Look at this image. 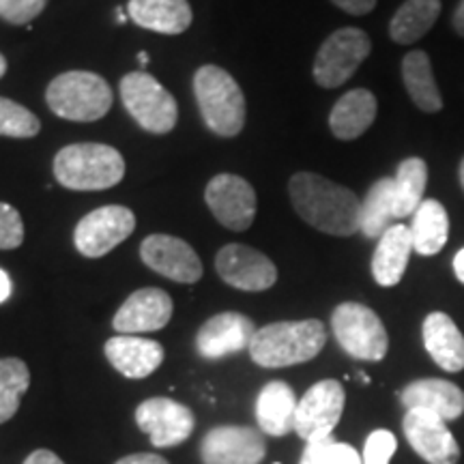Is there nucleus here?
Wrapping results in <instances>:
<instances>
[{"label": "nucleus", "mask_w": 464, "mask_h": 464, "mask_svg": "<svg viewBox=\"0 0 464 464\" xmlns=\"http://www.w3.org/2000/svg\"><path fill=\"white\" fill-rule=\"evenodd\" d=\"M297 404L299 400L288 382H266L256 398V421L260 432L271 434V437H286L290 430H295Z\"/></svg>", "instance_id": "nucleus-24"}, {"label": "nucleus", "mask_w": 464, "mask_h": 464, "mask_svg": "<svg viewBox=\"0 0 464 464\" xmlns=\"http://www.w3.org/2000/svg\"><path fill=\"white\" fill-rule=\"evenodd\" d=\"M413 254V239L409 226L393 224L376 243L372 256V277L379 286H398L404 277L409 258Z\"/></svg>", "instance_id": "nucleus-23"}, {"label": "nucleus", "mask_w": 464, "mask_h": 464, "mask_svg": "<svg viewBox=\"0 0 464 464\" xmlns=\"http://www.w3.org/2000/svg\"><path fill=\"white\" fill-rule=\"evenodd\" d=\"M140 258L155 274L179 284H196L205 271L196 249L172 235H149L140 246Z\"/></svg>", "instance_id": "nucleus-16"}, {"label": "nucleus", "mask_w": 464, "mask_h": 464, "mask_svg": "<svg viewBox=\"0 0 464 464\" xmlns=\"http://www.w3.org/2000/svg\"><path fill=\"white\" fill-rule=\"evenodd\" d=\"M332 3L351 15H368L376 7V0H332Z\"/></svg>", "instance_id": "nucleus-37"}, {"label": "nucleus", "mask_w": 464, "mask_h": 464, "mask_svg": "<svg viewBox=\"0 0 464 464\" xmlns=\"http://www.w3.org/2000/svg\"><path fill=\"white\" fill-rule=\"evenodd\" d=\"M42 131V121L31 110L0 97V136L7 138H34Z\"/></svg>", "instance_id": "nucleus-32"}, {"label": "nucleus", "mask_w": 464, "mask_h": 464, "mask_svg": "<svg viewBox=\"0 0 464 464\" xmlns=\"http://www.w3.org/2000/svg\"><path fill=\"white\" fill-rule=\"evenodd\" d=\"M194 95L208 130L219 138L239 136L246 127V95L226 69L200 67L194 73Z\"/></svg>", "instance_id": "nucleus-4"}, {"label": "nucleus", "mask_w": 464, "mask_h": 464, "mask_svg": "<svg viewBox=\"0 0 464 464\" xmlns=\"http://www.w3.org/2000/svg\"><path fill=\"white\" fill-rule=\"evenodd\" d=\"M327 332L316 318L307 321H280L256 329L249 357L260 368H288L312 362L324 348Z\"/></svg>", "instance_id": "nucleus-2"}, {"label": "nucleus", "mask_w": 464, "mask_h": 464, "mask_svg": "<svg viewBox=\"0 0 464 464\" xmlns=\"http://www.w3.org/2000/svg\"><path fill=\"white\" fill-rule=\"evenodd\" d=\"M454 274L458 277V282L464 284V247L458 249L454 256Z\"/></svg>", "instance_id": "nucleus-43"}, {"label": "nucleus", "mask_w": 464, "mask_h": 464, "mask_svg": "<svg viewBox=\"0 0 464 464\" xmlns=\"http://www.w3.org/2000/svg\"><path fill=\"white\" fill-rule=\"evenodd\" d=\"M451 26H454L456 34H460V37H464V0H460V3H458L454 15H451Z\"/></svg>", "instance_id": "nucleus-41"}, {"label": "nucleus", "mask_w": 464, "mask_h": 464, "mask_svg": "<svg viewBox=\"0 0 464 464\" xmlns=\"http://www.w3.org/2000/svg\"><path fill=\"white\" fill-rule=\"evenodd\" d=\"M216 269L228 286L246 290V293H263L277 282V266L274 260L241 243H228L219 249Z\"/></svg>", "instance_id": "nucleus-12"}, {"label": "nucleus", "mask_w": 464, "mask_h": 464, "mask_svg": "<svg viewBox=\"0 0 464 464\" xmlns=\"http://www.w3.org/2000/svg\"><path fill=\"white\" fill-rule=\"evenodd\" d=\"M24 241V222L15 207L0 202V249H15Z\"/></svg>", "instance_id": "nucleus-33"}, {"label": "nucleus", "mask_w": 464, "mask_h": 464, "mask_svg": "<svg viewBox=\"0 0 464 464\" xmlns=\"http://www.w3.org/2000/svg\"><path fill=\"white\" fill-rule=\"evenodd\" d=\"M423 346L445 372H462L464 370V335L451 316L445 312H432L421 324Z\"/></svg>", "instance_id": "nucleus-21"}, {"label": "nucleus", "mask_w": 464, "mask_h": 464, "mask_svg": "<svg viewBox=\"0 0 464 464\" xmlns=\"http://www.w3.org/2000/svg\"><path fill=\"white\" fill-rule=\"evenodd\" d=\"M402 428L411 448L428 464H456L460 460V448L443 417L430 411L411 409L406 411Z\"/></svg>", "instance_id": "nucleus-14"}, {"label": "nucleus", "mask_w": 464, "mask_h": 464, "mask_svg": "<svg viewBox=\"0 0 464 464\" xmlns=\"http://www.w3.org/2000/svg\"><path fill=\"white\" fill-rule=\"evenodd\" d=\"M48 0H0V17L9 24H28L34 17L42 15Z\"/></svg>", "instance_id": "nucleus-35"}, {"label": "nucleus", "mask_w": 464, "mask_h": 464, "mask_svg": "<svg viewBox=\"0 0 464 464\" xmlns=\"http://www.w3.org/2000/svg\"><path fill=\"white\" fill-rule=\"evenodd\" d=\"M396 218V198H393V177H382L365 191L359 216V232L368 239H381L390 230Z\"/></svg>", "instance_id": "nucleus-29"}, {"label": "nucleus", "mask_w": 464, "mask_h": 464, "mask_svg": "<svg viewBox=\"0 0 464 464\" xmlns=\"http://www.w3.org/2000/svg\"><path fill=\"white\" fill-rule=\"evenodd\" d=\"M205 202L213 218L228 230H247L256 218V191L237 174L213 177L205 189Z\"/></svg>", "instance_id": "nucleus-11"}, {"label": "nucleus", "mask_w": 464, "mask_h": 464, "mask_svg": "<svg viewBox=\"0 0 464 464\" xmlns=\"http://www.w3.org/2000/svg\"><path fill=\"white\" fill-rule=\"evenodd\" d=\"M205 464H260L266 456L265 434L249 426H218L200 443Z\"/></svg>", "instance_id": "nucleus-15"}, {"label": "nucleus", "mask_w": 464, "mask_h": 464, "mask_svg": "<svg viewBox=\"0 0 464 464\" xmlns=\"http://www.w3.org/2000/svg\"><path fill=\"white\" fill-rule=\"evenodd\" d=\"M5 73H7V58L0 54V78H3Z\"/></svg>", "instance_id": "nucleus-45"}, {"label": "nucleus", "mask_w": 464, "mask_h": 464, "mask_svg": "<svg viewBox=\"0 0 464 464\" xmlns=\"http://www.w3.org/2000/svg\"><path fill=\"white\" fill-rule=\"evenodd\" d=\"M288 196L297 216L312 228L332 237L359 232L362 200L344 185L314 172H297L288 181Z\"/></svg>", "instance_id": "nucleus-1"}, {"label": "nucleus", "mask_w": 464, "mask_h": 464, "mask_svg": "<svg viewBox=\"0 0 464 464\" xmlns=\"http://www.w3.org/2000/svg\"><path fill=\"white\" fill-rule=\"evenodd\" d=\"M344 402L346 393L342 382L334 379L318 381L299 400L295 413V432L305 443L329 439L344 413Z\"/></svg>", "instance_id": "nucleus-9"}, {"label": "nucleus", "mask_w": 464, "mask_h": 464, "mask_svg": "<svg viewBox=\"0 0 464 464\" xmlns=\"http://www.w3.org/2000/svg\"><path fill=\"white\" fill-rule=\"evenodd\" d=\"M136 230V216L131 208L106 205L80 219L73 232L75 249L86 258H102L121 246Z\"/></svg>", "instance_id": "nucleus-10"}, {"label": "nucleus", "mask_w": 464, "mask_h": 464, "mask_svg": "<svg viewBox=\"0 0 464 464\" xmlns=\"http://www.w3.org/2000/svg\"><path fill=\"white\" fill-rule=\"evenodd\" d=\"M372 52L368 33L355 26H344L329 34L316 52L314 80L323 89H338L346 84Z\"/></svg>", "instance_id": "nucleus-8"}, {"label": "nucleus", "mask_w": 464, "mask_h": 464, "mask_svg": "<svg viewBox=\"0 0 464 464\" xmlns=\"http://www.w3.org/2000/svg\"><path fill=\"white\" fill-rule=\"evenodd\" d=\"M402 82L409 97L421 112L434 114L443 110V95L432 72L430 56L423 50H411L402 58Z\"/></svg>", "instance_id": "nucleus-26"}, {"label": "nucleus", "mask_w": 464, "mask_h": 464, "mask_svg": "<svg viewBox=\"0 0 464 464\" xmlns=\"http://www.w3.org/2000/svg\"><path fill=\"white\" fill-rule=\"evenodd\" d=\"M440 9H443L440 0H406L392 17L390 37L400 45L420 42L432 31Z\"/></svg>", "instance_id": "nucleus-28"}, {"label": "nucleus", "mask_w": 464, "mask_h": 464, "mask_svg": "<svg viewBox=\"0 0 464 464\" xmlns=\"http://www.w3.org/2000/svg\"><path fill=\"white\" fill-rule=\"evenodd\" d=\"M172 318V299L161 288H140L125 299L112 318L119 335L150 334L164 329Z\"/></svg>", "instance_id": "nucleus-17"}, {"label": "nucleus", "mask_w": 464, "mask_h": 464, "mask_svg": "<svg viewBox=\"0 0 464 464\" xmlns=\"http://www.w3.org/2000/svg\"><path fill=\"white\" fill-rule=\"evenodd\" d=\"M54 177L63 188L73 191L110 189L123 181L125 160L108 144H69L56 153Z\"/></svg>", "instance_id": "nucleus-3"}, {"label": "nucleus", "mask_w": 464, "mask_h": 464, "mask_svg": "<svg viewBox=\"0 0 464 464\" xmlns=\"http://www.w3.org/2000/svg\"><path fill=\"white\" fill-rule=\"evenodd\" d=\"M428 185V164L421 158H406L400 161L393 177V198H396V218H413L421 205Z\"/></svg>", "instance_id": "nucleus-30"}, {"label": "nucleus", "mask_w": 464, "mask_h": 464, "mask_svg": "<svg viewBox=\"0 0 464 464\" xmlns=\"http://www.w3.org/2000/svg\"><path fill=\"white\" fill-rule=\"evenodd\" d=\"M136 423L155 448H174L191 437L196 417L177 400L149 398L136 409Z\"/></svg>", "instance_id": "nucleus-13"}, {"label": "nucleus", "mask_w": 464, "mask_h": 464, "mask_svg": "<svg viewBox=\"0 0 464 464\" xmlns=\"http://www.w3.org/2000/svg\"><path fill=\"white\" fill-rule=\"evenodd\" d=\"M24 464H65V462H63L61 458L54 454V451L37 450V451H33V454L26 458Z\"/></svg>", "instance_id": "nucleus-40"}, {"label": "nucleus", "mask_w": 464, "mask_h": 464, "mask_svg": "<svg viewBox=\"0 0 464 464\" xmlns=\"http://www.w3.org/2000/svg\"><path fill=\"white\" fill-rule=\"evenodd\" d=\"M106 359L125 379H147L164 363V346L138 335H114L103 346Z\"/></svg>", "instance_id": "nucleus-19"}, {"label": "nucleus", "mask_w": 464, "mask_h": 464, "mask_svg": "<svg viewBox=\"0 0 464 464\" xmlns=\"http://www.w3.org/2000/svg\"><path fill=\"white\" fill-rule=\"evenodd\" d=\"M323 464H363V458H359L353 445L329 437L323 443Z\"/></svg>", "instance_id": "nucleus-36"}, {"label": "nucleus", "mask_w": 464, "mask_h": 464, "mask_svg": "<svg viewBox=\"0 0 464 464\" xmlns=\"http://www.w3.org/2000/svg\"><path fill=\"white\" fill-rule=\"evenodd\" d=\"M332 329L342 351L362 362H382L390 348V335L372 307L346 301L332 314Z\"/></svg>", "instance_id": "nucleus-6"}, {"label": "nucleus", "mask_w": 464, "mask_h": 464, "mask_svg": "<svg viewBox=\"0 0 464 464\" xmlns=\"http://www.w3.org/2000/svg\"><path fill=\"white\" fill-rule=\"evenodd\" d=\"M11 297V280L5 274V269H0V304H5Z\"/></svg>", "instance_id": "nucleus-42"}, {"label": "nucleus", "mask_w": 464, "mask_h": 464, "mask_svg": "<svg viewBox=\"0 0 464 464\" xmlns=\"http://www.w3.org/2000/svg\"><path fill=\"white\" fill-rule=\"evenodd\" d=\"M400 402L406 411L421 409L454 421L464 413V392L445 379H420L406 385L400 393Z\"/></svg>", "instance_id": "nucleus-20"}, {"label": "nucleus", "mask_w": 464, "mask_h": 464, "mask_svg": "<svg viewBox=\"0 0 464 464\" xmlns=\"http://www.w3.org/2000/svg\"><path fill=\"white\" fill-rule=\"evenodd\" d=\"M121 100L131 119L150 133H168L177 127V100L147 72H131L121 80Z\"/></svg>", "instance_id": "nucleus-7"}, {"label": "nucleus", "mask_w": 464, "mask_h": 464, "mask_svg": "<svg viewBox=\"0 0 464 464\" xmlns=\"http://www.w3.org/2000/svg\"><path fill=\"white\" fill-rule=\"evenodd\" d=\"M254 334L256 327L252 318L239 312H222L202 324L196 335V348L205 359H222L249 348Z\"/></svg>", "instance_id": "nucleus-18"}, {"label": "nucleus", "mask_w": 464, "mask_h": 464, "mask_svg": "<svg viewBox=\"0 0 464 464\" xmlns=\"http://www.w3.org/2000/svg\"><path fill=\"white\" fill-rule=\"evenodd\" d=\"M114 464H168V460L158 454H131L121 458Z\"/></svg>", "instance_id": "nucleus-39"}, {"label": "nucleus", "mask_w": 464, "mask_h": 464, "mask_svg": "<svg viewBox=\"0 0 464 464\" xmlns=\"http://www.w3.org/2000/svg\"><path fill=\"white\" fill-rule=\"evenodd\" d=\"M127 15L140 28L161 34H181L194 20L188 0H130Z\"/></svg>", "instance_id": "nucleus-25"}, {"label": "nucleus", "mask_w": 464, "mask_h": 464, "mask_svg": "<svg viewBox=\"0 0 464 464\" xmlns=\"http://www.w3.org/2000/svg\"><path fill=\"white\" fill-rule=\"evenodd\" d=\"M125 20H127V15L123 14V11H121V9H119V22H121V24H123V22H125Z\"/></svg>", "instance_id": "nucleus-47"}, {"label": "nucleus", "mask_w": 464, "mask_h": 464, "mask_svg": "<svg viewBox=\"0 0 464 464\" xmlns=\"http://www.w3.org/2000/svg\"><path fill=\"white\" fill-rule=\"evenodd\" d=\"M138 63H140L142 67L149 65V54H147V52H138Z\"/></svg>", "instance_id": "nucleus-46"}, {"label": "nucleus", "mask_w": 464, "mask_h": 464, "mask_svg": "<svg viewBox=\"0 0 464 464\" xmlns=\"http://www.w3.org/2000/svg\"><path fill=\"white\" fill-rule=\"evenodd\" d=\"M52 112L75 123L100 121L112 108V89L92 72H67L56 75L45 91Z\"/></svg>", "instance_id": "nucleus-5"}, {"label": "nucleus", "mask_w": 464, "mask_h": 464, "mask_svg": "<svg viewBox=\"0 0 464 464\" xmlns=\"http://www.w3.org/2000/svg\"><path fill=\"white\" fill-rule=\"evenodd\" d=\"M411 239L413 252L420 256H437L448 246L450 239V216L439 200H423L411 219Z\"/></svg>", "instance_id": "nucleus-27"}, {"label": "nucleus", "mask_w": 464, "mask_h": 464, "mask_svg": "<svg viewBox=\"0 0 464 464\" xmlns=\"http://www.w3.org/2000/svg\"><path fill=\"white\" fill-rule=\"evenodd\" d=\"M379 112V102L368 89L344 92L329 114V130L338 140H357L372 127Z\"/></svg>", "instance_id": "nucleus-22"}, {"label": "nucleus", "mask_w": 464, "mask_h": 464, "mask_svg": "<svg viewBox=\"0 0 464 464\" xmlns=\"http://www.w3.org/2000/svg\"><path fill=\"white\" fill-rule=\"evenodd\" d=\"M276 464H277V462H276Z\"/></svg>", "instance_id": "nucleus-48"}, {"label": "nucleus", "mask_w": 464, "mask_h": 464, "mask_svg": "<svg viewBox=\"0 0 464 464\" xmlns=\"http://www.w3.org/2000/svg\"><path fill=\"white\" fill-rule=\"evenodd\" d=\"M31 387L28 365L17 357L0 359V423L9 421L20 409V400Z\"/></svg>", "instance_id": "nucleus-31"}, {"label": "nucleus", "mask_w": 464, "mask_h": 464, "mask_svg": "<svg viewBox=\"0 0 464 464\" xmlns=\"http://www.w3.org/2000/svg\"><path fill=\"white\" fill-rule=\"evenodd\" d=\"M323 443H324V439L307 443L299 464H323Z\"/></svg>", "instance_id": "nucleus-38"}, {"label": "nucleus", "mask_w": 464, "mask_h": 464, "mask_svg": "<svg viewBox=\"0 0 464 464\" xmlns=\"http://www.w3.org/2000/svg\"><path fill=\"white\" fill-rule=\"evenodd\" d=\"M458 179H460V188L464 191V158L460 160V166H458Z\"/></svg>", "instance_id": "nucleus-44"}, {"label": "nucleus", "mask_w": 464, "mask_h": 464, "mask_svg": "<svg viewBox=\"0 0 464 464\" xmlns=\"http://www.w3.org/2000/svg\"><path fill=\"white\" fill-rule=\"evenodd\" d=\"M398 440L390 430H374L365 440L363 464H390L396 454Z\"/></svg>", "instance_id": "nucleus-34"}]
</instances>
